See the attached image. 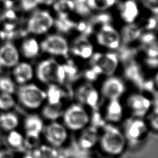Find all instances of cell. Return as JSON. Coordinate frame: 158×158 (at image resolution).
I'll return each mask as SVG.
<instances>
[{
  "mask_svg": "<svg viewBox=\"0 0 158 158\" xmlns=\"http://www.w3.org/2000/svg\"><path fill=\"white\" fill-rule=\"evenodd\" d=\"M98 143L105 154L114 157L122 154L127 146L122 130L111 123L104 126Z\"/></svg>",
  "mask_w": 158,
  "mask_h": 158,
  "instance_id": "6da1fadb",
  "label": "cell"
},
{
  "mask_svg": "<svg viewBox=\"0 0 158 158\" xmlns=\"http://www.w3.org/2000/svg\"><path fill=\"white\" fill-rule=\"evenodd\" d=\"M35 75L40 82L48 85H60L67 78L63 64L52 57L40 62L35 70Z\"/></svg>",
  "mask_w": 158,
  "mask_h": 158,
  "instance_id": "7a4b0ae2",
  "label": "cell"
},
{
  "mask_svg": "<svg viewBox=\"0 0 158 158\" xmlns=\"http://www.w3.org/2000/svg\"><path fill=\"white\" fill-rule=\"evenodd\" d=\"M63 124L68 130L78 131L84 130L90 121L89 115L80 104H73L64 110Z\"/></svg>",
  "mask_w": 158,
  "mask_h": 158,
  "instance_id": "3957f363",
  "label": "cell"
},
{
  "mask_svg": "<svg viewBox=\"0 0 158 158\" xmlns=\"http://www.w3.org/2000/svg\"><path fill=\"white\" fill-rule=\"evenodd\" d=\"M17 98L20 104L30 110H36L46 102V91L33 83L20 85L17 91Z\"/></svg>",
  "mask_w": 158,
  "mask_h": 158,
  "instance_id": "277c9868",
  "label": "cell"
},
{
  "mask_svg": "<svg viewBox=\"0 0 158 158\" xmlns=\"http://www.w3.org/2000/svg\"><path fill=\"white\" fill-rule=\"evenodd\" d=\"M89 59L90 67L99 75H113L119 64L118 55L112 51L94 52Z\"/></svg>",
  "mask_w": 158,
  "mask_h": 158,
  "instance_id": "5b68a950",
  "label": "cell"
},
{
  "mask_svg": "<svg viewBox=\"0 0 158 158\" xmlns=\"http://www.w3.org/2000/svg\"><path fill=\"white\" fill-rule=\"evenodd\" d=\"M127 145H138L146 137L148 124L143 118L132 117L125 122L122 130Z\"/></svg>",
  "mask_w": 158,
  "mask_h": 158,
  "instance_id": "8992f818",
  "label": "cell"
},
{
  "mask_svg": "<svg viewBox=\"0 0 158 158\" xmlns=\"http://www.w3.org/2000/svg\"><path fill=\"white\" fill-rule=\"evenodd\" d=\"M54 20L53 16L48 11L35 10L31 14L27 21V31L35 35H44L54 26Z\"/></svg>",
  "mask_w": 158,
  "mask_h": 158,
  "instance_id": "52a82bcc",
  "label": "cell"
},
{
  "mask_svg": "<svg viewBox=\"0 0 158 158\" xmlns=\"http://www.w3.org/2000/svg\"><path fill=\"white\" fill-rule=\"evenodd\" d=\"M40 44L41 51L51 56L67 58L70 52V44L60 35H48Z\"/></svg>",
  "mask_w": 158,
  "mask_h": 158,
  "instance_id": "ba28073f",
  "label": "cell"
},
{
  "mask_svg": "<svg viewBox=\"0 0 158 158\" xmlns=\"http://www.w3.org/2000/svg\"><path fill=\"white\" fill-rule=\"evenodd\" d=\"M42 133L48 144L55 148L64 145L69 137L67 128L57 120L50 122L44 126Z\"/></svg>",
  "mask_w": 158,
  "mask_h": 158,
  "instance_id": "9c48e42d",
  "label": "cell"
},
{
  "mask_svg": "<svg viewBox=\"0 0 158 158\" xmlns=\"http://www.w3.org/2000/svg\"><path fill=\"white\" fill-rule=\"evenodd\" d=\"M96 41L101 46L109 50L118 49L122 42L120 33L110 23L102 25L96 35Z\"/></svg>",
  "mask_w": 158,
  "mask_h": 158,
  "instance_id": "30bf717a",
  "label": "cell"
},
{
  "mask_svg": "<svg viewBox=\"0 0 158 158\" xmlns=\"http://www.w3.org/2000/svg\"><path fill=\"white\" fill-rule=\"evenodd\" d=\"M127 106L133 117L143 118L150 111L152 103L147 96L134 93L129 96L127 99Z\"/></svg>",
  "mask_w": 158,
  "mask_h": 158,
  "instance_id": "8fae6325",
  "label": "cell"
},
{
  "mask_svg": "<svg viewBox=\"0 0 158 158\" xmlns=\"http://www.w3.org/2000/svg\"><path fill=\"white\" fill-rule=\"evenodd\" d=\"M123 81L116 76H108L103 81L101 88V95L107 100L120 99L125 91Z\"/></svg>",
  "mask_w": 158,
  "mask_h": 158,
  "instance_id": "7c38bea8",
  "label": "cell"
},
{
  "mask_svg": "<svg viewBox=\"0 0 158 158\" xmlns=\"http://www.w3.org/2000/svg\"><path fill=\"white\" fill-rule=\"evenodd\" d=\"M20 51L11 42H6L0 47V64L3 68H13L20 61Z\"/></svg>",
  "mask_w": 158,
  "mask_h": 158,
  "instance_id": "4fadbf2b",
  "label": "cell"
},
{
  "mask_svg": "<svg viewBox=\"0 0 158 158\" xmlns=\"http://www.w3.org/2000/svg\"><path fill=\"white\" fill-rule=\"evenodd\" d=\"M69 46L70 52L81 59H88L94 53L93 46L86 36L77 37Z\"/></svg>",
  "mask_w": 158,
  "mask_h": 158,
  "instance_id": "5bb4252c",
  "label": "cell"
},
{
  "mask_svg": "<svg viewBox=\"0 0 158 158\" xmlns=\"http://www.w3.org/2000/svg\"><path fill=\"white\" fill-rule=\"evenodd\" d=\"M13 68L14 81L20 85L30 83L34 77L35 70L32 65L27 62H19Z\"/></svg>",
  "mask_w": 158,
  "mask_h": 158,
  "instance_id": "9a60e30c",
  "label": "cell"
},
{
  "mask_svg": "<svg viewBox=\"0 0 158 158\" xmlns=\"http://www.w3.org/2000/svg\"><path fill=\"white\" fill-rule=\"evenodd\" d=\"M118 14L120 19L126 24L132 23L138 17L139 9L135 0H125L119 5Z\"/></svg>",
  "mask_w": 158,
  "mask_h": 158,
  "instance_id": "2e32d148",
  "label": "cell"
},
{
  "mask_svg": "<svg viewBox=\"0 0 158 158\" xmlns=\"http://www.w3.org/2000/svg\"><path fill=\"white\" fill-rule=\"evenodd\" d=\"M44 127L42 118L36 114H30L25 117L23 128L27 136L40 137Z\"/></svg>",
  "mask_w": 158,
  "mask_h": 158,
  "instance_id": "e0dca14e",
  "label": "cell"
},
{
  "mask_svg": "<svg viewBox=\"0 0 158 158\" xmlns=\"http://www.w3.org/2000/svg\"><path fill=\"white\" fill-rule=\"evenodd\" d=\"M104 116L109 123L114 124L121 121L123 117V107L120 99L108 100Z\"/></svg>",
  "mask_w": 158,
  "mask_h": 158,
  "instance_id": "ac0fdd59",
  "label": "cell"
},
{
  "mask_svg": "<svg viewBox=\"0 0 158 158\" xmlns=\"http://www.w3.org/2000/svg\"><path fill=\"white\" fill-rule=\"evenodd\" d=\"M78 99L90 107H96L99 101V93L91 84L81 86L77 91Z\"/></svg>",
  "mask_w": 158,
  "mask_h": 158,
  "instance_id": "d6986e66",
  "label": "cell"
},
{
  "mask_svg": "<svg viewBox=\"0 0 158 158\" xmlns=\"http://www.w3.org/2000/svg\"><path fill=\"white\" fill-rule=\"evenodd\" d=\"M40 51V44L35 38H27L22 43L20 51L27 59L35 58L38 56Z\"/></svg>",
  "mask_w": 158,
  "mask_h": 158,
  "instance_id": "ffe728a7",
  "label": "cell"
},
{
  "mask_svg": "<svg viewBox=\"0 0 158 158\" xmlns=\"http://www.w3.org/2000/svg\"><path fill=\"white\" fill-rule=\"evenodd\" d=\"M46 101L52 105H62V100L64 98V91L59 86V85L51 84L46 91Z\"/></svg>",
  "mask_w": 158,
  "mask_h": 158,
  "instance_id": "44dd1931",
  "label": "cell"
},
{
  "mask_svg": "<svg viewBox=\"0 0 158 158\" xmlns=\"http://www.w3.org/2000/svg\"><path fill=\"white\" fill-rule=\"evenodd\" d=\"M19 125L18 116L12 112H5L0 114V127L4 130L10 131L16 130Z\"/></svg>",
  "mask_w": 158,
  "mask_h": 158,
  "instance_id": "7402d4cb",
  "label": "cell"
},
{
  "mask_svg": "<svg viewBox=\"0 0 158 158\" xmlns=\"http://www.w3.org/2000/svg\"><path fill=\"white\" fill-rule=\"evenodd\" d=\"M120 34L121 41L128 43L139 38L141 35V29L135 23H128L123 28Z\"/></svg>",
  "mask_w": 158,
  "mask_h": 158,
  "instance_id": "603a6c76",
  "label": "cell"
},
{
  "mask_svg": "<svg viewBox=\"0 0 158 158\" xmlns=\"http://www.w3.org/2000/svg\"><path fill=\"white\" fill-rule=\"evenodd\" d=\"M99 136L95 128H89L84 131L80 139L79 144L83 149H90L98 143Z\"/></svg>",
  "mask_w": 158,
  "mask_h": 158,
  "instance_id": "cb8c5ba5",
  "label": "cell"
},
{
  "mask_svg": "<svg viewBox=\"0 0 158 158\" xmlns=\"http://www.w3.org/2000/svg\"><path fill=\"white\" fill-rule=\"evenodd\" d=\"M43 106L42 115L44 118L52 122L62 117L64 112L62 105H52L47 103Z\"/></svg>",
  "mask_w": 158,
  "mask_h": 158,
  "instance_id": "d4e9b609",
  "label": "cell"
},
{
  "mask_svg": "<svg viewBox=\"0 0 158 158\" xmlns=\"http://www.w3.org/2000/svg\"><path fill=\"white\" fill-rule=\"evenodd\" d=\"M52 6L59 17L69 16L71 12L74 11L73 0H57Z\"/></svg>",
  "mask_w": 158,
  "mask_h": 158,
  "instance_id": "484cf974",
  "label": "cell"
},
{
  "mask_svg": "<svg viewBox=\"0 0 158 158\" xmlns=\"http://www.w3.org/2000/svg\"><path fill=\"white\" fill-rule=\"evenodd\" d=\"M86 3L90 11L102 12L112 7L116 0H86Z\"/></svg>",
  "mask_w": 158,
  "mask_h": 158,
  "instance_id": "4316f807",
  "label": "cell"
},
{
  "mask_svg": "<svg viewBox=\"0 0 158 158\" xmlns=\"http://www.w3.org/2000/svg\"><path fill=\"white\" fill-rule=\"evenodd\" d=\"M31 156L33 158H57L56 148L49 145H39L34 149Z\"/></svg>",
  "mask_w": 158,
  "mask_h": 158,
  "instance_id": "83f0119b",
  "label": "cell"
},
{
  "mask_svg": "<svg viewBox=\"0 0 158 158\" xmlns=\"http://www.w3.org/2000/svg\"><path fill=\"white\" fill-rule=\"evenodd\" d=\"M7 142L12 148H20L24 146L25 137L21 133L14 130L9 131L7 136Z\"/></svg>",
  "mask_w": 158,
  "mask_h": 158,
  "instance_id": "f1b7e54d",
  "label": "cell"
},
{
  "mask_svg": "<svg viewBox=\"0 0 158 158\" xmlns=\"http://www.w3.org/2000/svg\"><path fill=\"white\" fill-rule=\"evenodd\" d=\"M15 101L12 94L0 92V110L7 111L13 108Z\"/></svg>",
  "mask_w": 158,
  "mask_h": 158,
  "instance_id": "f546056e",
  "label": "cell"
},
{
  "mask_svg": "<svg viewBox=\"0 0 158 158\" xmlns=\"http://www.w3.org/2000/svg\"><path fill=\"white\" fill-rule=\"evenodd\" d=\"M15 91V81L8 77H0V92L13 94Z\"/></svg>",
  "mask_w": 158,
  "mask_h": 158,
  "instance_id": "4dcf8cb0",
  "label": "cell"
},
{
  "mask_svg": "<svg viewBox=\"0 0 158 158\" xmlns=\"http://www.w3.org/2000/svg\"><path fill=\"white\" fill-rule=\"evenodd\" d=\"M126 73L128 78L131 79L133 81L136 83H137V81H140L142 79L141 72L139 68H138V67L135 65H131L129 67H128V69L126 71Z\"/></svg>",
  "mask_w": 158,
  "mask_h": 158,
  "instance_id": "1f68e13d",
  "label": "cell"
},
{
  "mask_svg": "<svg viewBox=\"0 0 158 158\" xmlns=\"http://www.w3.org/2000/svg\"><path fill=\"white\" fill-rule=\"evenodd\" d=\"M73 1L74 3V10L77 11L78 14L85 15L91 12L87 6L86 0H73Z\"/></svg>",
  "mask_w": 158,
  "mask_h": 158,
  "instance_id": "d6a6232c",
  "label": "cell"
},
{
  "mask_svg": "<svg viewBox=\"0 0 158 158\" xmlns=\"http://www.w3.org/2000/svg\"><path fill=\"white\" fill-rule=\"evenodd\" d=\"M22 9L25 12H29L36 9L38 6V0H19Z\"/></svg>",
  "mask_w": 158,
  "mask_h": 158,
  "instance_id": "836d02e7",
  "label": "cell"
},
{
  "mask_svg": "<svg viewBox=\"0 0 158 158\" xmlns=\"http://www.w3.org/2000/svg\"><path fill=\"white\" fill-rule=\"evenodd\" d=\"M142 4L154 14L158 12V0H141Z\"/></svg>",
  "mask_w": 158,
  "mask_h": 158,
  "instance_id": "e575fe53",
  "label": "cell"
},
{
  "mask_svg": "<svg viewBox=\"0 0 158 158\" xmlns=\"http://www.w3.org/2000/svg\"><path fill=\"white\" fill-rule=\"evenodd\" d=\"M39 5H43L45 6H52L57 0H38Z\"/></svg>",
  "mask_w": 158,
  "mask_h": 158,
  "instance_id": "d590c367",
  "label": "cell"
},
{
  "mask_svg": "<svg viewBox=\"0 0 158 158\" xmlns=\"http://www.w3.org/2000/svg\"><path fill=\"white\" fill-rule=\"evenodd\" d=\"M3 4L7 7V8H10L11 6L14 5L16 2L19 1V0H1Z\"/></svg>",
  "mask_w": 158,
  "mask_h": 158,
  "instance_id": "8d00e7d4",
  "label": "cell"
},
{
  "mask_svg": "<svg viewBox=\"0 0 158 158\" xmlns=\"http://www.w3.org/2000/svg\"><path fill=\"white\" fill-rule=\"evenodd\" d=\"M23 158H33V157L31 155H27V156H25Z\"/></svg>",
  "mask_w": 158,
  "mask_h": 158,
  "instance_id": "74e56055",
  "label": "cell"
},
{
  "mask_svg": "<svg viewBox=\"0 0 158 158\" xmlns=\"http://www.w3.org/2000/svg\"><path fill=\"white\" fill-rule=\"evenodd\" d=\"M103 158H117V157H114V156H107V157H104Z\"/></svg>",
  "mask_w": 158,
  "mask_h": 158,
  "instance_id": "f35d334b",
  "label": "cell"
},
{
  "mask_svg": "<svg viewBox=\"0 0 158 158\" xmlns=\"http://www.w3.org/2000/svg\"><path fill=\"white\" fill-rule=\"evenodd\" d=\"M2 68H3V67H2V65H1V64H0V72H1V70H2Z\"/></svg>",
  "mask_w": 158,
  "mask_h": 158,
  "instance_id": "ab89813d",
  "label": "cell"
},
{
  "mask_svg": "<svg viewBox=\"0 0 158 158\" xmlns=\"http://www.w3.org/2000/svg\"><path fill=\"white\" fill-rule=\"evenodd\" d=\"M1 15H1V14H0V22H1V19H2V17H1Z\"/></svg>",
  "mask_w": 158,
  "mask_h": 158,
  "instance_id": "60d3db41",
  "label": "cell"
}]
</instances>
